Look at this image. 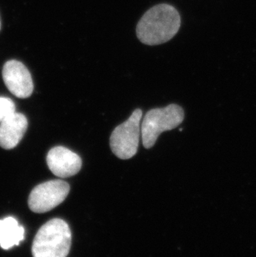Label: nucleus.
I'll list each match as a JSON object with an SVG mask.
<instances>
[{"label":"nucleus","mask_w":256,"mask_h":257,"mask_svg":"<svg viewBox=\"0 0 256 257\" xmlns=\"http://www.w3.org/2000/svg\"><path fill=\"white\" fill-rule=\"evenodd\" d=\"M184 111L177 104L155 108L147 112L142 123V138L144 148H153L160 134L176 128L184 120Z\"/></svg>","instance_id":"nucleus-3"},{"label":"nucleus","mask_w":256,"mask_h":257,"mask_svg":"<svg viewBox=\"0 0 256 257\" xmlns=\"http://www.w3.org/2000/svg\"><path fill=\"white\" fill-rule=\"evenodd\" d=\"M181 27V16L172 5L161 4L146 12L137 26V35L143 44L158 45L168 42Z\"/></svg>","instance_id":"nucleus-1"},{"label":"nucleus","mask_w":256,"mask_h":257,"mask_svg":"<svg viewBox=\"0 0 256 257\" xmlns=\"http://www.w3.org/2000/svg\"><path fill=\"white\" fill-rule=\"evenodd\" d=\"M47 163L53 174L58 177H72L82 168V160L77 153L64 147H55L49 151Z\"/></svg>","instance_id":"nucleus-7"},{"label":"nucleus","mask_w":256,"mask_h":257,"mask_svg":"<svg viewBox=\"0 0 256 257\" xmlns=\"http://www.w3.org/2000/svg\"><path fill=\"white\" fill-rule=\"evenodd\" d=\"M28 128V120L22 113L14 114L0 122V147L10 150L22 140Z\"/></svg>","instance_id":"nucleus-8"},{"label":"nucleus","mask_w":256,"mask_h":257,"mask_svg":"<svg viewBox=\"0 0 256 257\" xmlns=\"http://www.w3.org/2000/svg\"><path fill=\"white\" fill-rule=\"evenodd\" d=\"M25 239V229L12 216L0 220V246L9 250Z\"/></svg>","instance_id":"nucleus-9"},{"label":"nucleus","mask_w":256,"mask_h":257,"mask_svg":"<svg viewBox=\"0 0 256 257\" xmlns=\"http://www.w3.org/2000/svg\"><path fill=\"white\" fill-rule=\"evenodd\" d=\"M72 243L68 224L62 219L54 218L39 229L32 245L34 257H65Z\"/></svg>","instance_id":"nucleus-2"},{"label":"nucleus","mask_w":256,"mask_h":257,"mask_svg":"<svg viewBox=\"0 0 256 257\" xmlns=\"http://www.w3.org/2000/svg\"><path fill=\"white\" fill-rule=\"evenodd\" d=\"M0 29H1V22H0Z\"/></svg>","instance_id":"nucleus-11"},{"label":"nucleus","mask_w":256,"mask_h":257,"mask_svg":"<svg viewBox=\"0 0 256 257\" xmlns=\"http://www.w3.org/2000/svg\"><path fill=\"white\" fill-rule=\"evenodd\" d=\"M70 187L62 180H52L34 187L29 197V206L35 213L51 211L68 197Z\"/></svg>","instance_id":"nucleus-5"},{"label":"nucleus","mask_w":256,"mask_h":257,"mask_svg":"<svg viewBox=\"0 0 256 257\" xmlns=\"http://www.w3.org/2000/svg\"><path fill=\"white\" fill-rule=\"evenodd\" d=\"M142 116L143 111L136 109L126 121L116 126L112 132L110 147L112 153L120 159H130L138 153Z\"/></svg>","instance_id":"nucleus-4"},{"label":"nucleus","mask_w":256,"mask_h":257,"mask_svg":"<svg viewBox=\"0 0 256 257\" xmlns=\"http://www.w3.org/2000/svg\"><path fill=\"white\" fill-rule=\"evenodd\" d=\"M3 79L8 89L20 98L30 97L34 92V83L29 69L21 62L8 61L3 68Z\"/></svg>","instance_id":"nucleus-6"},{"label":"nucleus","mask_w":256,"mask_h":257,"mask_svg":"<svg viewBox=\"0 0 256 257\" xmlns=\"http://www.w3.org/2000/svg\"><path fill=\"white\" fill-rule=\"evenodd\" d=\"M15 112V102L8 97H0V122Z\"/></svg>","instance_id":"nucleus-10"}]
</instances>
